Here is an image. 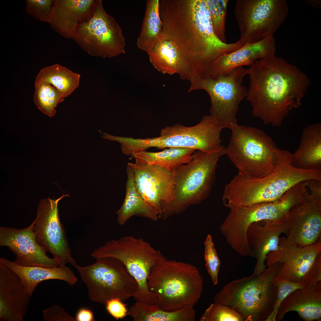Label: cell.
<instances>
[{
	"label": "cell",
	"mask_w": 321,
	"mask_h": 321,
	"mask_svg": "<svg viewBox=\"0 0 321 321\" xmlns=\"http://www.w3.org/2000/svg\"><path fill=\"white\" fill-rule=\"evenodd\" d=\"M249 69L247 100L252 114L266 125L281 126L299 108L311 82L298 67L275 55L255 61Z\"/></svg>",
	"instance_id": "cell-1"
},
{
	"label": "cell",
	"mask_w": 321,
	"mask_h": 321,
	"mask_svg": "<svg viewBox=\"0 0 321 321\" xmlns=\"http://www.w3.org/2000/svg\"><path fill=\"white\" fill-rule=\"evenodd\" d=\"M159 11L162 34L175 42L191 68L207 70L216 59L231 51V43L215 35L205 1L161 0Z\"/></svg>",
	"instance_id": "cell-2"
},
{
	"label": "cell",
	"mask_w": 321,
	"mask_h": 321,
	"mask_svg": "<svg viewBox=\"0 0 321 321\" xmlns=\"http://www.w3.org/2000/svg\"><path fill=\"white\" fill-rule=\"evenodd\" d=\"M222 146L210 152L197 150L191 161L173 170V175L162 206L163 219L183 212L191 205L207 197L215 180L217 162L226 154Z\"/></svg>",
	"instance_id": "cell-3"
},
{
	"label": "cell",
	"mask_w": 321,
	"mask_h": 321,
	"mask_svg": "<svg viewBox=\"0 0 321 321\" xmlns=\"http://www.w3.org/2000/svg\"><path fill=\"white\" fill-rule=\"evenodd\" d=\"M292 154L271 173L262 178L250 179L238 172L225 188L228 205L246 206L275 201L300 182L311 179L321 181V170H303L292 166Z\"/></svg>",
	"instance_id": "cell-4"
},
{
	"label": "cell",
	"mask_w": 321,
	"mask_h": 321,
	"mask_svg": "<svg viewBox=\"0 0 321 321\" xmlns=\"http://www.w3.org/2000/svg\"><path fill=\"white\" fill-rule=\"evenodd\" d=\"M260 275L233 280L214 298L215 302L227 306L245 321H266L274 309L277 296L279 265L274 263Z\"/></svg>",
	"instance_id": "cell-5"
},
{
	"label": "cell",
	"mask_w": 321,
	"mask_h": 321,
	"mask_svg": "<svg viewBox=\"0 0 321 321\" xmlns=\"http://www.w3.org/2000/svg\"><path fill=\"white\" fill-rule=\"evenodd\" d=\"M147 284L149 290L157 295L160 308L171 311L198 303L203 279L194 265L166 258L152 268Z\"/></svg>",
	"instance_id": "cell-6"
},
{
	"label": "cell",
	"mask_w": 321,
	"mask_h": 321,
	"mask_svg": "<svg viewBox=\"0 0 321 321\" xmlns=\"http://www.w3.org/2000/svg\"><path fill=\"white\" fill-rule=\"evenodd\" d=\"M229 129L232 135L226 154L238 172L257 179L270 174L279 165L282 150L263 131L237 123Z\"/></svg>",
	"instance_id": "cell-7"
},
{
	"label": "cell",
	"mask_w": 321,
	"mask_h": 321,
	"mask_svg": "<svg viewBox=\"0 0 321 321\" xmlns=\"http://www.w3.org/2000/svg\"><path fill=\"white\" fill-rule=\"evenodd\" d=\"M91 256L95 259L112 257L121 261L138 284V289L133 297L136 301L149 304L157 303V295L149 289L148 278L152 267L166 258L150 243L142 238L125 236L107 241L94 250Z\"/></svg>",
	"instance_id": "cell-8"
},
{
	"label": "cell",
	"mask_w": 321,
	"mask_h": 321,
	"mask_svg": "<svg viewBox=\"0 0 321 321\" xmlns=\"http://www.w3.org/2000/svg\"><path fill=\"white\" fill-rule=\"evenodd\" d=\"M249 73V69L241 67L215 75L206 73L191 82L188 92L205 91L210 99V115L223 129H229L231 125L237 123L239 106L246 97L243 79Z\"/></svg>",
	"instance_id": "cell-9"
},
{
	"label": "cell",
	"mask_w": 321,
	"mask_h": 321,
	"mask_svg": "<svg viewBox=\"0 0 321 321\" xmlns=\"http://www.w3.org/2000/svg\"><path fill=\"white\" fill-rule=\"evenodd\" d=\"M96 259L95 263L87 266L73 265L87 287L90 299L105 305L111 299L123 301L133 297L138 284L123 264L112 257Z\"/></svg>",
	"instance_id": "cell-10"
},
{
	"label": "cell",
	"mask_w": 321,
	"mask_h": 321,
	"mask_svg": "<svg viewBox=\"0 0 321 321\" xmlns=\"http://www.w3.org/2000/svg\"><path fill=\"white\" fill-rule=\"evenodd\" d=\"M289 10L285 0H238L235 14L243 46L273 35L286 19Z\"/></svg>",
	"instance_id": "cell-11"
},
{
	"label": "cell",
	"mask_w": 321,
	"mask_h": 321,
	"mask_svg": "<svg viewBox=\"0 0 321 321\" xmlns=\"http://www.w3.org/2000/svg\"><path fill=\"white\" fill-rule=\"evenodd\" d=\"M73 39L89 54L105 59L125 53V40L115 20L97 0L90 16L78 26Z\"/></svg>",
	"instance_id": "cell-12"
},
{
	"label": "cell",
	"mask_w": 321,
	"mask_h": 321,
	"mask_svg": "<svg viewBox=\"0 0 321 321\" xmlns=\"http://www.w3.org/2000/svg\"><path fill=\"white\" fill-rule=\"evenodd\" d=\"M223 129L212 117L205 115L193 126L179 123L167 126L161 129L159 136L143 139L141 145L145 150L153 147L161 149L178 147L210 152L222 146L220 135Z\"/></svg>",
	"instance_id": "cell-13"
},
{
	"label": "cell",
	"mask_w": 321,
	"mask_h": 321,
	"mask_svg": "<svg viewBox=\"0 0 321 321\" xmlns=\"http://www.w3.org/2000/svg\"><path fill=\"white\" fill-rule=\"evenodd\" d=\"M69 196L65 194L56 199L47 198L41 200L33 222L37 243L52 254L60 267L65 266L67 263L73 266L76 264L72 257L70 246L59 214V202L64 197Z\"/></svg>",
	"instance_id": "cell-14"
},
{
	"label": "cell",
	"mask_w": 321,
	"mask_h": 321,
	"mask_svg": "<svg viewBox=\"0 0 321 321\" xmlns=\"http://www.w3.org/2000/svg\"><path fill=\"white\" fill-rule=\"evenodd\" d=\"M320 252L321 238L313 244L301 247L288 243L282 237L278 249L267 255L266 265L278 264V280L302 283L309 274Z\"/></svg>",
	"instance_id": "cell-15"
},
{
	"label": "cell",
	"mask_w": 321,
	"mask_h": 321,
	"mask_svg": "<svg viewBox=\"0 0 321 321\" xmlns=\"http://www.w3.org/2000/svg\"><path fill=\"white\" fill-rule=\"evenodd\" d=\"M0 246H7L15 255L16 264L27 266L48 267L59 266L54 258L37 243L32 223L21 229L0 227Z\"/></svg>",
	"instance_id": "cell-16"
},
{
	"label": "cell",
	"mask_w": 321,
	"mask_h": 321,
	"mask_svg": "<svg viewBox=\"0 0 321 321\" xmlns=\"http://www.w3.org/2000/svg\"><path fill=\"white\" fill-rule=\"evenodd\" d=\"M289 232L286 241L303 247L320 238L321 210L308 193L301 202L292 207L286 217Z\"/></svg>",
	"instance_id": "cell-17"
},
{
	"label": "cell",
	"mask_w": 321,
	"mask_h": 321,
	"mask_svg": "<svg viewBox=\"0 0 321 321\" xmlns=\"http://www.w3.org/2000/svg\"><path fill=\"white\" fill-rule=\"evenodd\" d=\"M251 224L247 232L250 248L257 259L253 274H261L266 268L267 254L278 249L280 235L288 234V223L286 217L275 220H266Z\"/></svg>",
	"instance_id": "cell-18"
},
{
	"label": "cell",
	"mask_w": 321,
	"mask_h": 321,
	"mask_svg": "<svg viewBox=\"0 0 321 321\" xmlns=\"http://www.w3.org/2000/svg\"><path fill=\"white\" fill-rule=\"evenodd\" d=\"M128 163L133 170L138 190L159 216L162 214V206L171 181L173 170L152 164Z\"/></svg>",
	"instance_id": "cell-19"
},
{
	"label": "cell",
	"mask_w": 321,
	"mask_h": 321,
	"mask_svg": "<svg viewBox=\"0 0 321 321\" xmlns=\"http://www.w3.org/2000/svg\"><path fill=\"white\" fill-rule=\"evenodd\" d=\"M32 295L15 273L0 263V320L23 321Z\"/></svg>",
	"instance_id": "cell-20"
},
{
	"label": "cell",
	"mask_w": 321,
	"mask_h": 321,
	"mask_svg": "<svg viewBox=\"0 0 321 321\" xmlns=\"http://www.w3.org/2000/svg\"><path fill=\"white\" fill-rule=\"evenodd\" d=\"M97 1L54 0L48 23L63 37L73 39L78 26L90 16Z\"/></svg>",
	"instance_id": "cell-21"
},
{
	"label": "cell",
	"mask_w": 321,
	"mask_h": 321,
	"mask_svg": "<svg viewBox=\"0 0 321 321\" xmlns=\"http://www.w3.org/2000/svg\"><path fill=\"white\" fill-rule=\"evenodd\" d=\"M303 198L301 189L294 186L275 201L241 206L239 210L241 223L244 227L248 228L255 222L284 218L290 210L301 202Z\"/></svg>",
	"instance_id": "cell-22"
},
{
	"label": "cell",
	"mask_w": 321,
	"mask_h": 321,
	"mask_svg": "<svg viewBox=\"0 0 321 321\" xmlns=\"http://www.w3.org/2000/svg\"><path fill=\"white\" fill-rule=\"evenodd\" d=\"M276 50L273 37L245 45L216 59L212 63L207 73L215 75L235 68L251 65L257 60L275 55Z\"/></svg>",
	"instance_id": "cell-23"
},
{
	"label": "cell",
	"mask_w": 321,
	"mask_h": 321,
	"mask_svg": "<svg viewBox=\"0 0 321 321\" xmlns=\"http://www.w3.org/2000/svg\"><path fill=\"white\" fill-rule=\"evenodd\" d=\"M295 311L303 320L320 321L321 317V281L292 292L281 303L276 321H280L285 314Z\"/></svg>",
	"instance_id": "cell-24"
},
{
	"label": "cell",
	"mask_w": 321,
	"mask_h": 321,
	"mask_svg": "<svg viewBox=\"0 0 321 321\" xmlns=\"http://www.w3.org/2000/svg\"><path fill=\"white\" fill-rule=\"evenodd\" d=\"M0 263L18 276L31 295L38 285L45 280H61L71 286L74 285L78 281L73 271L66 265L55 267L23 266L2 257L0 258Z\"/></svg>",
	"instance_id": "cell-25"
},
{
	"label": "cell",
	"mask_w": 321,
	"mask_h": 321,
	"mask_svg": "<svg viewBox=\"0 0 321 321\" xmlns=\"http://www.w3.org/2000/svg\"><path fill=\"white\" fill-rule=\"evenodd\" d=\"M149 60L158 71L169 75L179 74L186 79L188 69L185 60L175 42L161 34L151 49L147 52Z\"/></svg>",
	"instance_id": "cell-26"
},
{
	"label": "cell",
	"mask_w": 321,
	"mask_h": 321,
	"mask_svg": "<svg viewBox=\"0 0 321 321\" xmlns=\"http://www.w3.org/2000/svg\"><path fill=\"white\" fill-rule=\"evenodd\" d=\"M291 164L303 170H321V123H316L303 131L298 149L292 154Z\"/></svg>",
	"instance_id": "cell-27"
},
{
	"label": "cell",
	"mask_w": 321,
	"mask_h": 321,
	"mask_svg": "<svg viewBox=\"0 0 321 321\" xmlns=\"http://www.w3.org/2000/svg\"><path fill=\"white\" fill-rule=\"evenodd\" d=\"M126 170L127 180L125 196L122 206L116 212L118 223L123 225L134 216L156 221L159 216L154 208L144 200L138 190L133 170L128 163Z\"/></svg>",
	"instance_id": "cell-28"
},
{
	"label": "cell",
	"mask_w": 321,
	"mask_h": 321,
	"mask_svg": "<svg viewBox=\"0 0 321 321\" xmlns=\"http://www.w3.org/2000/svg\"><path fill=\"white\" fill-rule=\"evenodd\" d=\"M196 150L189 148L171 147L157 152L141 151L132 155L137 164H152L173 170L190 163Z\"/></svg>",
	"instance_id": "cell-29"
},
{
	"label": "cell",
	"mask_w": 321,
	"mask_h": 321,
	"mask_svg": "<svg viewBox=\"0 0 321 321\" xmlns=\"http://www.w3.org/2000/svg\"><path fill=\"white\" fill-rule=\"evenodd\" d=\"M128 314L134 321H194L196 315L195 310L191 306L168 311L160 309L157 303L138 302L130 307Z\"/></svg>",
	"instance_id": "cell-30"
},
{
	"label": "cell",
	"mask_w": 321,
	"mask_h": 321,
	"mask_svg": "<svg viewBox=\"0 0 321 321\" xmlns=\"http://www.w3.org/2000/svg\"><path fill=\"white\" fill-rule=\"evenodd\" d=\"M159 0H147L141 28L136 44L140 50L148 52L160 36L162 23L160 18Z\"/></svg>",
	"instance_id": "cell-31"
},
{
	"label": "cell",
	"mask_w": 321,
	"mask_h": 321,
	"mask_svg": "<svg viewBox=\"0 0 321 321\" xmlns=\"http://www.w3.org/2000/svg\"><path fill=\"white\" fill-rule=\"evenodd\" d=\"M80 78V74L57 64L41 70L35 78L34 84L41 82L49 83L65 97L78 88Z\"/></svg>",
	"instance_id": "cell-32"
},
{
	"label": "cell",
	"mask_w": 321,
	"mask_h": 321,
	"mask_svg": "<svg viewBox=\"0 0 321 321\" xmlns=\"http://www.w3.org/2000/svg\"><path fill=\"white\" fill-rule=\"evenodd\" d=\"M34 102L42 112L50 117L54 116L55 108L64 97L61 93L49 83L41 82L34 84Z\"/></svg>",
	"instance_id": "cell-33"
},
{
	"label": "cell",
	"mask_w": 321,
	"mask_h": 321,
	"mask_svg": "<svg viewBox=\"0 0 321 321\" xmlns=\"http://www.w3.org/2000/svg\"><path fill=\"white\" fill-rule=\"evenodd\" d=\"M215 35L226 43L225 22L228 0H206Z\"/></svg>",
	"instance_id": "cell-34"
},
{
	"label": "cell",
	"mask_w": 321,
	"mask_h": 321,
	"mask_svg": "<svg viewBox=\"0 0 321 321\" xmlns=\"http://www.w3.org/2000/svg\"><path fill=\"white\" fill-rule=\"evenodd\" d=\"M200 321H244V318L236 311L225 305L215 302L206 310Z\"/></svg>",
	"instance_id": "cell-35"
},
{
	"label": "cell",
	"mask_w": 321,
	"mask_h": 321,
	"mask_svg": "<svg viewBox=\"0 0 321 321\" xmlns=\"http://www.w3.org/2000/svg\"><path fill=\"white\" fill-rule=\"evenodd\" d=\"M204 245L206 267L213 284L216 285L218 284L221 262L210 235H207L204 242Z\"/></svg>",
	"instance_id": "cell-36"
},
{
	"label": "cell",
	"mask_w": 321,
	"mask_h": 321,
	"mask_svg": "<svg viewBox=\"0 0 321 321\" xmlns=\"http://www.w3.org/2000/svg\"><path fill=\"white\" fill-rule=\"evenodd\" d=\"M25 10L27 14L36 19L48 23L54 0H26Z\"/></svg>",
	"instance_id": "cell-37"
},
{
	"label": "cell",
	"mask_w": 321,
	"mask_h": 321,
	"mask_svg": "<svg viewBox=\"0 0 321 321\" xmlns=\"http://www.w3.org/2000/svg\"><path fill=\"white\" fill-rule=\"evenodd\" d=\"M307 286L304 281L302 283H297L278 280L277 296L275 307L266 321H276L278 310L281 302L295 290Z\"/></svg>",
	"instance_id": "cell-38"
},
{
	"label": "cell",
	"mask_w": 321,
	"mask_h": 321,
	"mask_svg": "<svg viewBox=\"0 0 321 321\" xmlns=\"http://www.w3.org/2000/svg\"><path fill=\"white\" fill-rule=\"evenodd\" d=\"M43 315L46 321H76L63 307L56 304L44 310Z\"/></svg>",
	"instance_id": "cell-39"
},
{
	"label": "cell",
	"mask_w": 321,
	"mask_h": 321,
	"mask_svg": "<svg viewBox=\"0 0 321 321\" xmlns=\"http://www.w3.org/2000/svg\"><path fill=\"white\" fill-rule=\"evenodd\" d=\"M105 305L108 312L117 320L123 318L128 314L126 304L119 298L108 300Z\"/></svg>",
	"instance_id": "cell-40"
},
{
	"label": "cell",
	"mask_w": 321,
	"mask_h": 321,
	"mask_svg": "<svg viewBox=\"0 0 321 321\" xmlns=\"http://www.w3.org/2000/svg\"><path fill=\"white\" fill-rule=\"evenodd\" d=\"M307 186L311 191L310 195L314 203L321 210V181L311 179L306 181Z\"/></svg>",
	"instance_id": "cell-41"
},
{
	"label": "cell",
	"mask_w": 321,
	"mask_h": 321,
	"mask_svg": "<svg viewBox=\"0 0 321 321\" xmlns=\"http://www.w3.org/2000/svg\"><path fill=\"white\" fill-rule=\"evenodd\" d=\"M76 321H94L93 314L90 310L83 308L80 309L76 314Z\"/></svg>",
	"instance_id": "cell-42"
},
{
	"label": "cell",
	"mask_w": 321,
	"mask_h": 321,
	"mask_svg": "<svg viewBox=\"0 0 321 321\" xmlns=\"http://www.w3.org/2000/svg\"><path fill=\"white\" fill-rule=\"evenodd\" d=\"M305 2L307 4L316 8H320L321 1L320 0H307Z\"/></svg>",
	"instance_id": "cell-43"
}]
</instances>
